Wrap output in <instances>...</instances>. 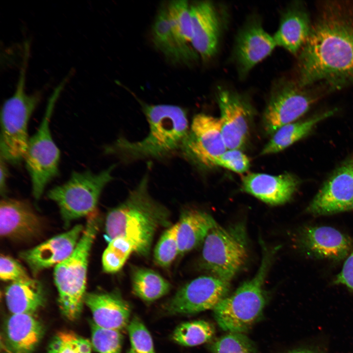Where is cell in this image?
<instances>
[{"mask_svg":"<svg viewBox=\"0 0 353 353\" xmlns=\"http://www.w3.org/2000/svg\"><path fill=\"white\" fill-rule=\"evenodd\" d=\"M298 63L296 79L303 86L330 91L353 85V2L320 5Z\"/></svg>","mask_w":353,"mask_h":353,"instance_id":"6da1fadb","label":"cell"},{"mask_svg":"<svg viewBox=\"0 0 353 353\" xmlns=\"http://www.w3.org/2000/svg\"><path fill=\"white\" fill-rule=\"evenodd\" d=\"M149 126L147 135L138 141L118 138L104 148L125 162L140 159H160L179 152L190 126L185 111L171 104H142Z\"/></svg>","mask_w":353,"mask_h":353,"instance_id":"7a4b0ae2","label":"cell"},{"mask_svg":"<svg viewBox=\"0 0 353 353\" xmlns=\"http://www.w3.org/2000/svg\"><path fill=\"white\" fill-rule=\"evenodd\" d=\"M146 174L126 199L107 213L105 232L109 242L117 236L129 240L139 255L149 254L153 237L161 227L169 225L170 213L149 192Z\"/></svg>","mask_w":353,"mask_h":353,"instance_id":"3957f363","label":"cell"},{"mask_svg":"<svg viewBox=\"0 0 353 353\" xmlns=\"http://www.w3.org/2000/svg\"><path fill=\"white\" fill-rule=\"evenodd\" d=\"M29 55L30 48L25 47L15 91L3 103L0 113V157L12 164L25 159L30 138L28 123L42 96L41 91L30 94L25 91Z\"/></svg>","mask_w":353,"mask_h":353,"instance_id":"277c9868","label":"cell"},{"mask_svg":"<svg viewBox=\"0 0 353 353\" xmlns=\"http://www.w3.org/2000/svg\"><path fill=\"white\" fill-rule=\"evenodd\" d=\"M101 218L97 211L88 216L83 233L73 252L55 266L54 283L63 314L74 320L81 313L86 295L90 252L99 229Z\"/></svg>","mask_w":353,"mask_h":353,"instance_id":"5b68a950","label":"cell"},{"mask_svg":"<svg viewBox=\"0 0 353 353\" xmlns=\"http://www.w3.org/2000/svg\"><path fill=\"white\" fill-rule=\"evenodd\" d=\"M72 75L68 73L55 88L37 130L29 139L24 160L32 194L36 200L41 198L47 185L58 174L60 152L53 139L50 123L55 104Z\"/></svg>","mask_w":353,"mask_h":353,"instance_id":"8992f818","label":"cell"},{"mask_svg":"<svg viewBox=\"0 0 353 353\" xmlns=\"http://www.w3.org/2000/svg\"><path fill=\"white\" fill-rule=\"evenodd\" d=\"M270 255L267 252L264 253L255 276L223 299L213 309L214 318L224 331L242 333L261 315L266 303L263 284L271 262Z\"/></svg>","mask_w":353,"mask_h":353,"instance_id":"52a82bcc","label":"cell"},{"mask_svg":"<svg viewBox=\"0 0 353 353\" xmlns=\"http://www.w3.org/2000/svg\"><path fill=\"white\" fill-rule=\"evenodd\" d=\"M115 167L113 164L98 173L74 171L66 182L48 191L47 197L58 205L65 226L97 210L103 189L113 179Z\"/></svg>","mask_w":353,"mask_h":353,"instance_id":"ba28073f","label":"cell"},{"mask_svg":"<svg viewBox=\"0 0 353 353\" xmlns=\"http://www.w3.org/2000/svg\"><path fill=\"white\" fill-rule=\"evenodd\" d=\"M202 268L230 282L247 259V242L243 224L223 227L218 224L208 232L203 241Z\"/></svg>","mask_w":353,"mask_h":353,"instance_id":"9c48e42d","label":"cell"},{"mask_svg":"<svg viewBox=\"0 0 353 353\" xmlns=\"http://www.w3.org/2000/svg\"><path fill=\"white\" fill-rule=\"evenodd\" d=\"M327 91L320 85L303 86L296 79L278 80L272 88L264 112L265 131L273 135L280 127L296 122Z\"/></svg>","mask_w":353,"mask_h":353,"instance_id":"30bf717a","label":"cell"},{"mask_svg":"<svg viewBox=\"0 0 353 353\" xmlns=\"http://www.w3.org/2000/svg\"><path fill=\"white\" fill-rule=\"evenodd\" d=\"M227 150L219 118L199 113L193 118L179 152L193 164L210 167Z\"/></svg>","mask_w":353,"mask_h":353,"instance_id":"8fae6325","label":"cell"},{"mask_svg":"<svg viewBox=\"0 0 353 353\" xmlns=\"http://www.w3.org/2000/svg\"><path fill=\"white\" fill-rule=\"evenodd\" d=\"M230 282L213 275L199 277L181 287L166 305L172 314L190 315L214 309L229 291Z\"/></svg>","mask_w":353,"mask_h":353,"instance_id":"7c38bea8","label":"cell"},{"mask_svg":"<svg viewBox=\"0 0 353 353\" xmlns=\"http://www.w3.org/2000/svg\"><path fill=\"white\" fill-rule=\"evenodd\" d=\"M353 210V156L330 175L306 211L314 216H322Z\"/></svg>","mask_w":353,"mask_h":353,"instance_id":"4fadbf2b","label":"cell"},{"mask_svg":"<svg viewBox=\"0 0 353 353\" xmlns=\"http://www.w3.org/2000/svg\"><path fill=\"white\" fill-rule=\"evenodd\" d=\"M217 99L223 138L227 150H240L246 142L251 109L239 94L219 87Z\"/></svg>","mask_w":353,"mask_h":353,"instance_id":"5bb4252c","label":"cell"},{"mask_svg":"<svg viewBox=\"0 0 353 353\" xmlns=\"http://www.w3.org/2000/svg\"><path fill=\"white\" fill-rule=\"evenodd\" d=\"M277 47L273 36L258 20H250L240 30L235 40L234 57L239 76L244 77Z\"/></svg>","mask_w":353,"mask_h":353,"instance_id":"9a60e30c","label":"cell"},{"mask_svg":"<svg viewBox=\"0 0 353 353\" xmlns=\"http://www.w3.org/2000/svg\"><path fill=\"white\" fill-rule=\"evenodd\" d=\"M84 228L81 225H77L64 233L21 252L19 256L35 276L46 269L56 266L69 256L76 248Z\"/></svg>","mask_w":353,"mask_h":353,"instance_id":"2e32d148","label":"cell"},{"mask_svg":"<svg viewBox=\"0 0 353 353\" xmlns=\"http://www.w3.org/2000/svg\"><path fill=\"white\" fill-rule=\"evenodd\" d=\"M43 224L31 205L23 200L4 198L0 203V234L15 241H25L37 237Z\"/></svg>","mask_w":353,"mask_h":353,"instance_id":"e0dca14e","label":"cell"},{"mask_svg":"<svg viewBox=\"0 0 353 353\" xmlns=\"http://www.w3.org/2000/svg\"><path fill=\"white\" fill-rule=\"evenodd\" d=\"M298 243L310 257L337 261L347 258L353 246L348 236L328 226L303 228L299 233Z\"/></svg>","mask_w":353,"mask_h":353,"instance_id":"ac0fdd59","label":"cell"},{"mask_svg":"<svg viewBox=\"0 0 353 353\" xmlns=\"http://www.w3.org/2000/svg\"><path fill=\"white\" fill-rule=\"evenodd\" d=\"M192 23L191 46L204 61L217 52L221 33L218 11L209 1H201L190 6Z\"/></svg>","mask_w":353,"mask_h":353,"instance_id":"d6986e66","label":"cell"},{"mask_svg":"<svg viewBox=\"0 0 353 353\" xmlns=\"http://www.w3.org/2000/svg\"><path fill=\"white\" fill-rule=\"evenodd\" d=\"M300 184L298 178L285 173L272 175L251 173L242 179L244 191L272 205L283 204L290 200Z\"/></svg>","mask_w":353,"mask_h":353,"instance_id":"ffe728a7","label":"cell"},{"mask_svg":"<svg viewBox=\"0 0 353 353\" xmlns=\"http://www.w3.org/2000/svg\"><path fill=\"white\" fill-rule=\"evenodd\" d=\"M84 303L90 309L93 322L101 328L121 331L130 322L131 306L115 292L86 293Z\"/></svg>","mask_w":353,"mask_h":353,"instance_id":"44dd1931","label":"cell"},{"mask_svg":"<svg viewBox=\"0 0 353 353\" xmlns=\"http://www.w3.org/2000/svg\"><path fill=\"white\" fill-rule=\"evenodd\" d=\"M43 333V326L33 314H12L4 327V350L7 353H31Z\"/></svg>","mask_w":353,"mask_h":353,"instance_id":"7402d4cb","label":"cell"},{"mask_svg":"<svg viewBox=\"0 0 353 353\" xmlns=\"http://www.w3.org/2000/svg\"><path fill=\"white\" fill-rule=\"evenodd\" d=\"M311 26L309 14L302 4L291 5L283 12L278 29L273 36L277 46L298 54L309 36Z\"/></svg>","mask_w":353,"mask_h":353,"instance_id":"603a6c76","label":"cell"},{"mask_svg":"<svg viewBox=\"0 0 353 353\" xmlns=\"http://www.w3.org/2000/svg\"><path fill=\"white\" fill-rule=\"evenodd\" d=\"M151 33L155 47L172 62L188 64L198 59V54L195 50L184 49L177 41L171 28L166 7L158 10Z\"/></svg>","mask_w":353,"mask_h":353,"instance_id":"cb8c5ba5","label":"cell"},{"mask_svg":"<svg viewBox=\"0 0 353 353\" xmlns=\"http://www.w3.org/2000/svg\"><path fill=\"white\" fill-rule=\"evenodd\" d=\"M5 294L7 307L12 314H33L45 301L42 283L31 277L12 282Z\"/></svg>","mask_w":353,"mask_h":353,"instance_id":"d4e9b609","label":"cell"},{"mask_svg":"<svg viewBox=\"0 0 353 353\" xmlns=\"http://www.w3.org/2000/svg\"><path fill=\"white\" fill-rule=\"evenodd\" d=\"M178 224L179 254L187 252L203 242L209 230L217 224L207 213L194 209L182 212Z\"/></svg>","mask_w":353,"mask_h":353,"instance_id":"484cf974","label":"cell"},{"mask_svg":"<svg viewBox=\"0 0 353 353\" xmlns=\"http://www.w3.org/2000/svg\"><path fill=\"white\" fill-rule=\"evenodd\" d=\"M336 110L334 109L326 111L280 127L272 135L261 154L268 155L284 150L307 136L318 123L332 116Z\"/></svg>","mask_w":353,"mask_h":353,"instance_id":"4316f807","label":"cell"},{"mask_svg":"<svg viewBox=\"0 0 353 353\" xmlns=\"http://www.w3.org/2000/svg\"><path fill=\"white\" fill-rule=\"evenodd\" d=\"M133 293L142 300L153 302L167 294L171 284L154 271L144 268H134L131 274Z\"/></svg>","mask_w":353,"mask_h":353,"instance_id":"83f0119b","label":"cell"},{"mask_svg":"<svg viewBox=\"0 0 353 353\" xmlns=\"http://www.w3.org/2000/svg\"><path fill=\"white\" fill-rule=\"evenodd\" d=\"M167 8L173 32L177 41L184 49L195 50L190 46L192 38V23L190 6L184 0H173Z\"/></svg>","mask_w":353,"mask_h":353,"instance_id":"f1b7e54d","label":"cell"},{"mask_svg":"<svg viewBox=\"0 0 353 353\" xmlns=\"http://www.w3.org/2000/svg\"><path fill=\"white\" fill-rule=\"evenodd\" d=\"M215 329L210 323L196 320L183 323L176 327L172 335L177 344L186 347H193L209 341L214 336Z\"/></svg>","mask_w":353,"mask_h":353,"instance_id":"f546056e","label":"cell"},{"mask_svg":"<svg viewBox=\"0 0 353 353\" xmlns=\"http://www.w3.org/2000/svg\"><path fill=\"white\" fill-rule=\"evenodd\" d=\"M132 243L127 238L117 236L111 240L102 256L103 271L107 273L119 271L130 254L135 252Z\"/></svg>","mask_w":353,"mask_h":353,"instance_id":"4dcf8cb0","label":"cell"},{"mask_svg":"<svg viewBox=\"0 0 353 353\" xmlns=\"http://www.w3.org/2000/svg\"><path fill=\"white\" fill-rule=\"evenodd\" d=\"M178 222L168 228L162 234L154 251V258L159 266L167 267L179 254L177 241Z\"/></svg>","mask_w":353,"mask_h":353,"instance_id":"1f68e13d","label":"cell"},{"mask_svg":"<svg viewBox=\"0 0 353 353\" xmlns=\"http://www.w3.org/2000/svg\"><path fill=\"white\" fill-rule=\"evenodd\" d=\"M48 353H91L89 341L71 331H61L52 339Z\"/></svg>","mask_w":353,"mask_h":353,"instance_id":"d6a6232c","label":"cell"},{"mask_svg":"<svg viewBox=\"0 0 353 353\" xmlns=\"http://www.w3.org/2000/svg\"><path fill=\"white\" fill-rule=\"evenodd\" d=\"M92 344L99 353H121L122 335L117 330L105 328L91 324Z\"/></svg>","mask_w":353,"mask_h":353,"instance_id":"836d02e7","label":"cell"},{"mask_svg":"<svg viewBox=\"0 0 353 353\" xmlns=\"http://www.w3.org/2000/svg\"><path fill=\"white\" fill-rule=\"evenodd\" d=\"M126 328L131 344L130 349L134 353H155L151 336L139 318H133Z\"/></svg>","mask_w":353,"mask_h":353,"instance_id":"e575fe53","label":"cell"},{"mask_svg":"<svg viewBox=\"0 0 353 353\" xmlns=\"http://www.w3.org/2000/svg\"><path fill=\"white\" fill-rule=\"evenodd\" d=\"M213 353H253L247 338L241 333L228 332L212 345Z\"/></svg>","mask_w":353,"mask_h":353,"instance_id":"d590c367","label":"cell"},{"mask_svg":"<svg viewBox=\"0 0 353 353\" xmlns=\"http://www.w3.org/2000/svg\"><path fill=\"white\" fill-rule=\"evenodd\" d=\"M214 165L242 174L249 170L250 163L249 158L240 150L232 149L227 150L216 159Z\"/></svg>","mask_w":353,"mask_h":353,"instance_id":"8d00e7d4","label":"cell"},{"mask_svg":"<svg viewBox=\"0 0 353 353\" xmlns=\"http://www.w3.org/2000/svg\"><path fill=\"white\" fill-rule=\"evenodd\" d=\"M0 277L4 281L15 282L30 277L24 267L12 257L1 255Z\"/></svg>","mask_w":353,"mask_h":353,"instance_id":"74e56055","label":"cell"},{"mask_svg":"<svg viewBox=\"0 0 353 353\" xmlns=\"http://www.w3.org/2000/svg\"><path fill=\"white\" fill-rule=\"evenodd\" d=\"M334 283L345 285L353 290V248L347 257L341 271L336 276Z\"/></svg>","mask_w":353,"mask_h":353,"instance_id":"f35d334b","label":"cell"},{"mask_svg":"<svg viewBox=\"0 0 353 353\" xmlns=\"http://www.w3.org/2000/svg\"><path fill=\"white\" fill-rule=\"evenodd\" d=\"M7 162L0 157V189L1 194H4L6 190L7 180L8 176V169Z\"/></svg>","mask_w":353,"mask_h":353,"instance_id":"ab89813d","label":"cell"},{"mask_svg":"<svg viewBox=\"0 0 353 353\" xmlns=\"http://www.w3.org/2000/svg\"><path fill=\"white\" fill-rule=\"evenodd\" d=\"M288 353H316L313 351L307 350H297L291 351Z\"/></svg>","mask_w":353,"mask_h":353,"instance_id":"60d3db41","label":"cell"},{"mask_svg":"<svg viewBox=\"0 0 353 353\" xmlns=\"http://www.w3.org/2000/svg\"><path fill=\"white\" fill-rule=\"evenodd\" d=\"M127 353H134L131 349H130Z\"/></svg>","mask_w":353,"mask_h":353,"instance_id":"b9f144b4","label":"cell"}]
</instances>
